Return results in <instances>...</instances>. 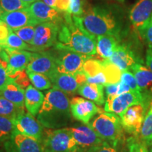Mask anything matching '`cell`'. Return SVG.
Listing matches in <instances>:
<instances>
[{"label": "cell", "instance_id": "cell-17", "mask_svg": "<svg viewBox=\"0 0 152 152\" xmlns=\"http://www.w3.org/2000/svg\"><path fill=\"white\" fill-rule=\"evenodd\" d=\"M3 49L8 55L7 72L9 77H11L18 72L26 70L31 59L33 52L11 48Z\"/></svg>", "mask_w": 152, "mask_h": 152}, {"label": "cell", "instance_id": "cell-34", "mask_svg": "<svg viewBox=\"0 0 152 152\" xmlns=\"http://www.w3.org/2000/svg\"><path fill=\"white\" fill-rule=\"evenodd\" d=\"M139 33L145 40L149 48L152 49V15L148 21L139 30Z\"/></svg>", "mask_w": 152, "mask_h": 152}, {"label": "cell", "instance_id": "cell-45", "mask_svg": "<svg viewBox=\"0 0 152 152\" xmlns=\"http://www.w3.org/2000/svg\"><path fill=\"white\" fill-rule=\"evenodd\" d=\"M21 1H23V2L28 4H32L34 2H36L37 1H40V0H21Z\"/></svg>", "mask_w": 152, "mask_h": 152}, {"label": "cell", "instance_id": "cell-29", "mask_svg": "<svg viewBox=\"0 0 152 152\" xmlns=\"http://www.w3.org/2000/svg\"><path fill=\"white\" fill-rule=\"evenodd\" d=\"M28 77L34 87L39 90H46L52 87V83L50 79L47 75L43 74L34 73L26 70Z\"/></svg>", "mask_w": 152, "mask_h": 152}, {"label": "cell", "instance_id": "cell-37", "mask_svg": "<svg viewBox=\"0 0 152 152\" xmlns=\"http://www.w3.org/2000/svg\"><path fill=\"white\" fill-rule=\"evenodd\" d=\"M87 152H118L116 146L104 141L99 145L90 148Z\"/></svg>", "mask_w": 152, "mask_h": 152}, {"label": "cell", "instance_id": "cell-39", "mask_svg": "<svg viewBox=\"0 0 152 152\" xmlns=\"http://www.w3.org/2000/svg\"><path fill=\"white\" fill-rule=\"evenodd\" d=\"M71 0H56L54 9L62 14H70Z\"/></svg>", "mask_w": 152, "mask_h": 152}, {"label": "cell", "instance_id": "cell-42", "mask_svg": "<svg viewBox=\"0 0 152 152\" xmlns=\"http://www.w3.org/2000/svg\"><path fill=\"white\" fill-rule=\"evenodd\" d=\"M146 64L147 67L152 71V49L149 48L146 54Z\"/></svg>", "mask_w": 152, "mask_h": 152}, {"label": "cell", "instance_id": "cell-19", "mask_svg": "<svg viewBox=\"0 0 152 152\" xmlns=\"http://www.w3.org/2000/svg\"><path fill=\"white\" fill-rule=\"evenodd\" d=\"M112 63L121 71H129L134 64L140 63L128 45H119L109 58L106 59Z\"/></svg>", "mask_w": 152, "mask_h": 152}, {"label": "cell", "instance_id": "cell-21", "mask_svg": "<svg viewBox=\"0 0 152 152\" xmlns=\"http://www.w3.org/2000/svg\"><path fill=\"white\" fill-rule=\"evenodd\" d=\"M142 94L152 98V71L141 63L134 64L131 68Z\"/></svg>", "mask_w": 152, "mask_h": 152}, {"label": "cell", "instance_id": "cell-2", "mask_svg": "<svg viewBox=\"0 0 152 152\" xmlns=\"http://www.w3.org/2000/svg\"><path fill=\"white\" fill-rule=\"evenodd\" d=\"M54 47L92 57L96 54V37L83 28L80 17L66 13Z\"/></svg>", "mask_w": 152, "mask_h": 152}, {"label": "cell", "instance_id": "cell-5", "mask_svg": "<svg viewBox=\"0 0 152 152\" xmlns=\"http://www.w3.org/2000/svg\"><path fill=\"white\" fill-rule=\"evenodd\" d=\"M42 144L43 152H80L70 128L47 131Z\"/></svg>", "mask_w": 152, "mask_h": 152}, {"label": "cell", "instance_id": "cell-4", "mask_svg": "<svg viewBox=\"0 0 152 152\" xmlns=\"http://www.w3.org/2000/svg\"><path fill=\"white\" fill-rule=\"evenodd\" d=\"M88 124L102 140L114 146L123 140V128L116 114L102 111Z\"/></svg>", "mask_w": 152, "mask_h": 152}, {"label": "cell", "instance_id": "cell-28", "mask_svg": "<svg viewBox=\"0 0 152 152\" xmlns=\"http://www.w3.org/2000/svg\"><path fill=\"white\" fill-rule=\"evenodd\" d=\"M23 109L24 108L18 107L10 101L0 96V116L14 120Z\"/></svg>", "mask_w": 152, "mask_h": 152}, {"label": "cell", "instance_id": "cell-38", "mask_svg": "<svg viewBox=\"0 0 152 152\" xmlns=\"http://www.w3.org/2000/svg\"><path fill=\"white\" fill-rule=\"evenodd\" d=\"M7 63L3 61L2 63L0 64V91L4 88V87L10 80V77L7 74Z\"/></svg>", "mask_w": 152, "mask_h": 152}, {"label": "cell", "instance_id": "cell-7", "mask_svg": "<svg viewBox=\"0 0 152 152\" xmlns=\"http://www.w3.org/2000/svg\"><path fill=\"white\" fill-rule=\"evenodd\" d=\"M151 97L146 96L141 92L131 90L116 96H108L105 102L104 111L120 116L130 106L143 102H151Z\"/></svg>", "mask_w": 152, "mask_h": 152}, {"label": "cell", "instance_id": "cell-43", "mask_svg": "<svg viewBox=\"0 0 152 152\" xmlns=\"http://www.w3.org/2000/svg\"><path fill=\"white\" fill-rule=\"evenodd\" d=\"M131 91L130 88L126 84L123 83L122 81L119 82V86H118V95L123 94V93L128 92Z\"/></svg>", "mask_w": 152, "mask_h": 152}, {"label": "cell", "instance_id": "cell-46", "mask_svg": "<svg viewBox=\"0 0 152 152\" xmlns=\"http://www.w3.org/2000/svg\"><path fill=\"white\" fill-rule=\"evenodd\" d=\"M5 11H4V9H3V8L2 7H1V4H0V16H1V15H2L4 13Z\"/></svg>", "mask_w": 152, "mask_h": 152}, {"label": "cell", "instance_id": "cell-30", "mask_svg": "<svg viewBox=\"0 0 152 152\" xmlns=\"http://www.w3.org/2000/svg\"><path fill=\"white\" fill-rule=\"evenodd\" d=\"M15 130L14 120L0 116V144L8 141Z\"/></svg>", "mask_w": 152, "mask_h": 152}, {"label": "cell", "instance_id": "cell-14", "mask_svg": "<svg viewBox=\"0 0 152 152\" xmlns=\"http://www.w3.org/2000/svg\"><path fill=\"white\" fill-rule=\"evenodd\" d=\"M71 112L74 118L84 124H88L91 119L102 110L92 101L81 97H73L71 100Z\"/></svg>", "mask_w": 152, "mask_h": 152}, {"label": "cell", "instance_id": "cell-6", "mask_svg": "<svg viewBox=\"0 0 152 152\" xmlns=\"http://www.w3.org/2000/svg\"><path fill=\"white\" fill-rule=\"evenodd\" d=\"M50 53L55 58L57 71L63 73L75 74L83 71L85 63L92 58L68 49L56 47Z\"/></svg>", "mask_w": 152, "mask_h": 152}, {"label": "cell", "instance_id": "cell-48", "mask_svg": "<svg viewBox=\"0 0 152 152\" xmlns=\"http://www.w3.org/2000/svg\"><path fill=\"white\" fill-rule=\"evenodd\" d=\"M124 1H125V0H120V1H121V2H123Z\"/></svg>", "mask_w": 152, "mask_h": 152}, {"label": "cell", "instance_id": "cell-23", "mask_svg": "<svg viewBox=\"0 0 152 152\" xmlns=\"http://www.w3.org/2000/svg\"><path fill=\"white\" fill-rule=\"evenodd\" d=\"M121 39L110 35L96 37V54L104 59H108L113 55Z\"/></svg>", "mask_w": 152, "mask_h": 152}, {"label": "cell", "instance_id": "cell-15", "mask_svg": "<svg viewBox=\"0 0 152 152\" xmlns=\"http://www.w3.org/2000/svg\"><path fill=\"white\" fill-rule=\"evenodd\" d=\"M27 71L43 74L49 77L57 71L54 57L49 52H33L31 59L26 68Z\"/></svg>", "mask_w": 152, "mask_h": 152}, {"label": "cell", "instance_id": "cell-26", "mask_svg": "<svg viewBox=\"0 0 152 152\" xmlns=\"http://www.w3.org/2000/svg\"><path fill=\"white\" fill-rule=\"evenodd\" d=\"M140 138L147 145H152V99L142 124Z\"/></svg>", "mask_w": 152, "mask_h": 152}, {"label": "cell", "instance_id": "cell-22", "mask_svg": "<svg viewBox=\"0 0 152 152\" xmlns=\"http://www.w3.org/2000/svg\"><path fill=\"white\" fill-rule=\"evenodd\" d=\"M44 99L45 95L43 93L32 85H29L25 90V107L34 116L37 115Z\"/></svg>", "mask_w": 152, "mask_h": 152}, {"label": "cell", "instance_id": "cell-9", "mask_svg": "<svg viewBox=\"0 0 152 152\" xmlns=\"http://www.w3.org/2000/svg\"><path fill=\"white\" fill-rule=\"evenodd\" d=\"M151 102H143L133 105L120 115L123 128L135 137L140 134L146 113Z\"/></svg>", "mask_w": 152, "mask_h": 152}, {"label": "cell", "instance_id": "cell-12", "mask_svg": "<svg viewBox=\"0 0 152 152\" xmlns=\"http://www.w3.org/2000/svg\"><path fill=\"white\" fill-rule=\"evenodd\" d=\"M70 129L80 152L87 151L90 148L104 142L89 124L77 125Z\"/></svg>", "mask_w": 152, "mask_h": 152}, {"label": "cell", "instance_id": "cell-16", "mask_svg": "<svg viewBox=\"0 0 152 152\" xmlns=\"http://www.w3.org/2000/svg\"><path fill=\"white\" fill-rule=\"evenodd\" d=\"M28 9L38 23L49 22L61 25L64 20V14L49 7L43 1L34 2Z\"/></svg>", "mask_w": 152, "mask_h": 152}, {"label": "cell", "instance_id": "cell-49", "mask_svg": "<svg viewBox=\"0 0 152 152\" xmlns=\"http://www.w3.org/2000/svg\"><path fill=\"white\" fill-rule=\"evenodd\" d=\"M150 152H152V147L151 148V149H150Z\"/></svg>", "mask_w": 152, "mask_h": 152}, {"label": "cell", "instance_id": "cell-36", "mask_svg": "<svg viewBox=\"0 0 152 152\" xmlns=\"http://www.w3.org/2000/svg\"><path fill=\"white\" fill-rule=\"evenodd\" d=\"M128 147L129 152H148L147 144L137 137H132L129 139Z\"/></svg>", "mask_w": 152, "mask_h": 152}, {"label": "cell", "instance_id": "cell-3", "mask_svg": "<svg viewBox=\"0 0 152 152\" xmlns=\"http://www.w3.org/2000/svg\"><path fill=\"white\" fill-rule=\"evenodd\" d=\"M37 116L39 122L47 128L59 129L66 126L71 118V100L68 94L55 88L47 91Z\"/></svg>", "mask_w": 152, "mask_h": 152}, {"label": "cell", "instance_id": "cell-18", "mask_svg": "<svg viewBox=\"0 0 152 152\" xmlns=\"http://www.w3.org/2000/svg\"><path fill=\"white\" fill-rule=\"evenodd\" d=\"M152 15V0H139L129 12V20L137 33Z\"/></svg>", "mask_w": 152, "mask_h": 152}, {"label": "cell", "instance_id": "cell-27", "mask_svg": "<svg viewBox=\"0 0 152 152\" xmlns=\"http://www.w3.org/2000/svg\"><path fill=\"white\" fill-rule=\"evenodd\" d=\"M2 48H11L14 49H18V50H26L33 52L32 47L28 43L25 42L22 39H20L16 33L11 30L9 37L7 40L2 45H1Z\"/></svg>", "mask_w": 152, "mask_h": 152}, {"label": "cell", "instance_id": "cell-11", "mask_svg": "<svg viewBox=\"0 0 152 152\" xmlns=\"http://www.w3.org/2000/svg\"><path fill=\"white\" fill-rule=\"evenodd\" d=\"M14 122L15 128L18 132L35 138L41 142L42 141V125L29 112H26L25 109H23L14 119Z\"/></svg>", "mask_w": 152, "mask_h": 152}, {"label": "cell", "instance_id": "cell-41", "mask_svg": "<svg viewBox=\"0 0 152 152\" xmlns=\"http://www.w3.org/2000/svg\"><path fill=\"white\" fill-rule=\"evenodd\" d=\"M118 86L119 83H111V84L106 85L104 87H105V92L107 97L108 96H113L118 95Z\"/></svg>", "mask_w": 152, "mask_h": 152}, {"label": "cell", "instance_id": "cell-10", "mask_svg": "<svg viewBox=\"0 0 152 152\" xmlns=\"http://www.w3.org/2000/svg\"><path fill=\"white\" fill-rule=\"evenodd\" d=\"M49 78L52 82L53 88L59 90L68 95L75 94L80 87L87 83V77L83 71L75 74L56 71L49 76Z\"/></svg>", "mask_w": 152, "mask_h": 152}, {"label": "cell", "instance_id": "cell-13", "mask_svg": "<svg viewBox=\"0 0 152 152\" xmlns=\"http://www.w3.org/2000/svg\"><path fill=\"white\" fill-rule=\"evenodd\" d=\"M6 152H43L39 140L24 135L15 130L11 138L4 143Z\"/></svg>", "mask_w": 152, "mask_h": 152}, {"label": "cell", "instance_id": "cell-31", "mask_svg": "<svg viewBox=\"0 0 152 152\" xmlns=\"http://www.w3.org/2000/svg\"><path fill=\"white\" fill-rule=\"evenodd\" d=\"M20 39H22L25 42L28 43L30 46L33 42L34 37H35V26H28L23 27L19 29L13 30Z\"/></svg>", "mask_w": 152, "mask_h": 152}, {"label": "cell", "instance_id": "cell-35", "mask_svg": "<svg viewBox=\"0 0 152 152\" xmlns=\"http://www.w3.org/2000/svg\"><path fill=\"white\" fill-rule=\"evenodd\" d=\"M121 81L130 87L132 91H137V92H141L140 87H139L134 77V74L130 71H123L121 73Z\"/></svg>", "mask_w": 152, "mask_h": 152}, {"label": "cell", "instance_id": "cell-8", "mask_svg": "<svg viewBox=\"0 0 152 152\" xmlns=\"http://www.w3.org/2000/svg\"><path fill=\"white\" fill-rule=\"evenodd\" d=\"M59 24L54 23H40L35 26V37L31 47L33 52H44L56 45L60 28Z\"/></svg>", "mask_w": 152, "mask_h": 152}, {"label": "cell", "instance_id": "cell-44", "mask_svg": "<svg viewBox=\"0 0 152 152\" xmlns=\"http://www.w3.org/2000/svg\"><path fill=\"white\" fill-rule=\"evenodd\" d=\"M42 1L45 4H46L49 6V7L54 8V5H55V2H56V0H42Z\"/></svg>", "mask_w": 152, "mask_h": 152}, {"label": "cell", "instance_id": "cell-24", "mask_svg": "<svg viewBox=\"0 0 152 152\" xmlns=\"http://www.w3.org/2000/svg\"><path fill=\"white\" fill-rule=\"evenodd\" d=\"M0 96L20 108L25 106V90L10 78L7 85L0 91Z\"/></svg>", "mask_w": 152, "mask_h": 152}, {"label": "cell", "instance_id": "cell-50", "mask_svg": "<svg viewBox=\"0 0 152 152\" xmlns=\"http://www.w3.org/2000/svg\"><path fill=\"white\" fill-rule=\"evenodd\" d=\"M117 1H120V0H117Z\"/></svg>", "mask_w": 152, "mask_h": 152}, {"label": "cell", "instance_id": "cell-40", "mask_svg": "<svg viewBox=\"0 0 152 152\" xmlns=\"http://www.w3.org/2000/svg\"><path fill=\"white\" fill-rule=\"evenodd\" d=\"M11 28L3 20L0 21V46L2 45L7 40L10 33Z\"/></svg>", "mask_w": 152, "mask_h": 152}, {"label": "cell", "instance_id": "cell-20", "mask_svg": "<svg viewBox=\"0 0 152 152\" xmlns=\"http://www.w3.org/2000/svg\"><path fill=\"white\" fill-rule=\"evenodd\" d=\"M28 8L11 12H4L0 16V19L13 30L28 26H36L39 23L33 18Z\"/></svg>", "mask_w": 152, "mask_h": 152}, {"label": "cell", "instance_id": "cell-33", "mask_svg": "<svg viewBox=\"0 0 152 152\" xmlns=\"http://www.w3.org/2000/svg\"><path fill=\"white\" fill-rule=\"evenodd\" d=\"M88 8L87 0H71L70 14L80 17Z\"/></svg>", "mask_w": 152, "mask_h": 152}, {"label": "cell", "instance_id": "cell-1", "mask_svg": "<svg viewBox=\"0 0 152 152\" xmlns=\"http://www.w3.org/2000/svg\"><path fill=\"white\" fill-rule=\"evenodd\" d=\"M80 19L83 28L96 37L110 35L121 39L128 29L123 11L115 5L88 7Z\"/></svg>", "mask_w": 152, "mask_h": 152}, {"label": "cell", "instance_id": "cell-25", "mask_svg": "<svg viewBox=\"0 0 152 152\" xmlns=\"http://www.w3.org/2000/svg\"><path fill=\"white\" fill-rule=\"evenodd\" d=\"M104 87L101 85L86 83L80 87L77 93L83 97L101 106L105 103Z\"/></svg>", "mask_w": 152, "mask_h": 152}, {"label": "cell", "instance_id": "cell-47", "mask_svg": "<svg viewBox=\"0 0 152 152\" xmlns=\"http://www.w3.org/2000/svg\"><path fill=\"white\" fill-rule=\"evenodd\" d=\"M1 49H2V47L0 46V53H1Z\"/></svg>", "mask_w": 152, "mask_h": 152}, {"label": "cell", "instance_id": "cell-51", "mask_svg": "<svg viewBox=\"0 0 152 152\" xmlns=\"http://www.w3.org/2000/svg\"><path fill=\"white\" fill-rule=\"evenodd\" d=\"M0 21H1V19H0Z\"/></svg>", "mask_w": 152, "mask_h": 152}, {"label": "cell", "instance_id": "cell-32", "mask_svg": "<svg viewBox=\"0 0 152 152\" xmlns=\"http://www.w3.org/2000/svg\"><path fill=\"white\" fill-rule=\"evenodd\" d=\"M0 4L5 12H11L27 9L30 6L21 0H0Z\"/></svg>", "mask_w": 152, "mask_h": 152}]
</instances>
